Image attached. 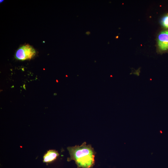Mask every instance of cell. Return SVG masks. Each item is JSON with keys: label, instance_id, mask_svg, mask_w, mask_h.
Returning a JSON list of instances; mask_svg holds the SVG:
<instances>
[{"label": "cell", "instance_id": "277c9868", "mask_svg": "<svg viewBox=\"0 0 168 168\" xmlns=\"http://www.w3.org/2000/svg\"><path fill=\"white\" fill-rule=\"evenodd\" d=\"M59 154L54 150H50L47 151L43 156V162L47 163H50L56 159Z\"/></svg>", "mask_w": 168, "mask_h": 168}, {"label": "cell", "instance_id": "5b68a950", "mask_svg": "<svg viewBox=\"0 0 168 168\" xmlns=\"http://www.w3.org/2000/svg\"><path fill=\"white\" fill-rule=\"evenodd\" d=\"M161 22L162 25L164 27L168 28V15L163 18Z\"/></svg>", "mask_w": 168, "mask_h": 168}, {"label": "cell", "instance_id": "6da1fadb", "mask_svg": "<svg viewBox=\"0 0 168 168\" xmlns=\"http://www.w3.org/2000/svg\"><path fill=\"white\" fill-rule=\"evenodd\" d=\"M67 149L70 156L68 161H74L78 168H91L94 165L96 152L91 145L84 142L80 146L69 147Z\"/></svg>", "mask_w": 168, "mask_h": 168}, {"label": "cell", "instance_id": "3957f363", "mask_svg": "<svg viewBox=\"0 0 168 168\" xmlns=\"http://www.w3.org/2000/svg\"><path fill=\"white\" fill-rule=\"evenodd\" d=\"M157 42L161 50L164 51L168 49V30L162 32L159 34Z\"/></svg>", "mask_w": 168, "mask_h": 168}, {"label": "cell", "instance_id": "7a4b0ae2", "mask_svg": "<svg viewBox=\"0 0 168 168\" xmlns=\"http://www.w3.org/2000/svg\"><path fill=\"white\" fill-rule=\"evenodd\" d=\"M35 54V50L33 47L27 44L22 46L17 50L15 57L17 59L23 61L31 59Z\"/></svg>", "mask_w": 168, "mask_h": 168}]
</instances>
